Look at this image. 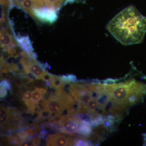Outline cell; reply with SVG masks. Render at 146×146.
I'll return each instance as SVG.
<instances>
[{
    "instance_id": "3957f363",
    "label": "cell",
    "mask_w": 146,
    "mask_h": 146,
    "mask_svg": "<svg viewBox=\"0 0 146 146\" xmlns=\"http://www.w3.org/2000/svg\"><path fill=\"white\" fill-rule=\"evenodd\" d=\"M77 140L68 138L62 134H53L49 136L47 138L48 146H64L75 145Z\"/></svg>"
},
{
    "instance_id": "ac0fdd59",
    "label": "cell",
    "mask_w": 146,
    "mask_h": 146,
    "mask_svg": "<svg viewBox=\"0 0 146 146\" xmlns=\"http://www.w3.org/2000/svg\"><path fill=\"white\" fill-rule=\"evenodd\" d=\"M32 92L29 91H26L23 95V98L25 102L32 101Z\"/></svg>"
},
{
    "instance_id": "30bf717a",
    "label": "cell",
    "mask_w": 146,
    "mask_h": 146,
    "mask_svg": "<svg viewBox=\"0 0 146 146\" xmlns=\"http://www.w3.org/2000/svg\"><path fill=\"white\" fill-rule=\"evenodd\" d=\"M42 98V94L39 89L36 88L32 92L31 101L34 104H37Z\"/></svg>"
},
{
    "instance_id": "ffe728a7",
    "label": "cell",
    "mask_w": 146,
    "mask_h": 146,
    "mask_svg": "<svg viewBox=\"0 0 146 146\" xmlns=\"http://www.w3.org/2000/svg\"><path fill=\"white\" fill-rule=\"evenodd\" d=\"M0 96H1V98H4L7 95V89L5 87V86H3V85H1V88H0Z\"/></svg>"
},
{
    "instance_id": "9c48e42d",
    "label": "cell",
    "mask_w": 146,
    "mask_h": 146,
    "mask_svg": "<svg viewBox=\"0 0 146 146\" xmlns=\"http://www.w3.org/2000/svg\"><path fill=\"white\" fill-rule=\"evenodd\" d=\"M65 82H63L60 77L53 76L51 81H50V86L54 87L57 89H62Z\"/></svg>"
},
{
    "instance_id": "5b68a950",
    "label": "cell",
    "mask_w": 146,
    "mask_h": 146,
    "mask_svg": "<svg viewBox=\"0 0 146 146\" xmlns=\"http://www.w3.org/2000/svg\"><path fill=\"white\" fill-rule=\"evenodd\" d=\"M34 13L35 16L41 21L48 23H53L57 19V15L52 9L44 8L35 9Z\"/></svg>"
},
{
    "instance_id": "d6986e66",
    "label": "cell",
    "mask_w": 146,
    "mask_h": 146,
    "mask_svg": "<svg viewBox=\"0 0 146 146\" xmlns=\"http://www.w3.org/2000/svg\"><path fill=\"white\" fill-rule=\"evenodd\" d=\"M53 76H54L52 75L45 72L44 74L42 76L41 80H42L43 81L49 82H50V81H51Z\"/></svg>"
},
{
    "instance_id": "5bb4252c",
    "label": "cell",
    "mask_w": 146,
    "mask_h": 146,
    "mask_svg": "<svg viewBox=\"0 0 146 146\" xmlns=\"http://www.w3.org/2000/svg\"><path fill=\"white\" fill-rule=\"evenodd\" d=\"M87 106L90 113H93L95 111V110L99 106L98 104L96 101L93 100L88 104Z\"/></svg>"
},
{
    "instance_id": "4fadbf2b",
    "label": "cell",
    "mask_w": 146,
    "mask_h": 146,
    "mask_svg": "<svg viewBox=\"0 0 146 146\" xmlns=\"http://www.w3.org/2000/svg\"><path fill=\"white\" fill-rule=\"evenodd\" d=\"M1 123H3L7 121L8 119V111L5 108H1Z\"/></svg>"
},
{
    "instance_id": "e0dca14e",
    "label": "cell",
    "mask_w": 146,
    "mask_h": 146,
    "mask_svg": "<svg viewBox=\"0 0 146 146\" xmlns=\"http://www.w3.org/2000/svg\"><path fill=\"white\" fill-rule=\"evenodd\" d=\"M60 78L64 82H71L74 81L76 80V78L73 75H69L67 76H63L60 77Z\"/></svg>"
},
{
    "instance_id": "d4e9b609",
    "label": "cell",
    "mask_w": 146,
    "mask_h": 146,
    "mask_svg": "<svg viewBox=\"0 0 146 146\" xmlns=\"http://www.w3.org/2000/svg\"><path fill=\"white\" fill-rule=\"evenodd\" d=\"M27 75L28 76L29 78H30L32 80H37V78H36V76L34 74H33L32 73H31V72H28L27 73Z\"/></svg>"
},
{
    "instance_id": "ba28073f",
    "label": "cell",
    "mask_w": 146,
    "mask_h": 146,
    "mask_svg": "<svg viewBox=\"0 0 146 146\" xmlns=\"http://www.w3.org/2000/svg\"><path fill=\"white\" fill-rule=\"evenodd\" d=\"M111 98L110 95L105 90L100 95L96 101L100 107L103 108Z\"/></svg>"
},
{
    "instance_id": "484cf974",
    "label": "cell",
    "mask_w": 146,
    "mask_h": 146,
    "mask_svg": "<svg viewBox=\"0 0 146 146\" xmlns=\"http://www.w3.org/2000/svg\"><path fill=\"white\" fill-rule=\"evenodd\" d=\"M24 1L25 0H15V3L17 5L21 6Z\"/></svg>"
},
{
    "instance_id": "603a6c76",
    "label": "cell",
    "mask_w": 146,
    "mask_h": 146,
    "mask_svg": "<svg viewBox=\"0 0 146 146\" xmlns=\"http://www.w3.org/2000/svg\"><path fill=\"white\" fill-rule=\"evenodd\" d=\"M1 85H3V86H5L8 90H10L11 89V86L10 84L9 83L7 80H4L1 82Z\"/></svg>"
},
{
    "instance_id": "52a82bcc",
    "label": "cell",
    "mask_w": 146,
    "mask_h": 146,
    "mask_svg": "<svg viewBox=\"0 0 146 146\" xmlns=\"http://www.w3.org/2000/svg\"><path fill=\"white\" fill-rule=\"evenodd\" d=\"M18 43L28 53L32 52L33 49L32 46L31 42L28 36H21L17 39Z\"/></svg>"
},
{
    "instance_id": "7402d4cb",
    "label": "cell",
    "mask_w": 146,
    "mask_h": 146,
    "mask_svg": "<svg viewBox=\"0 0 146 146\" xmlns=\"http://www.w3.org/2000/svg\"><path fill=\"white\" fill-rule=\"evenodd\" d=\"M22 146H35V143L34 141L33 140H32L31 141H26L23 142L21 144Z\"/></svg>"
},
{
    "instance_id": "44dd1931",
    "label": "cell",
    "mask_w": 146,
    "mask_h": 146,
    "mask_svg": "<svg viewBox=\"0 0 146 146\" xmlns=\"http://www.w3.org/2000/svg\"><path fill=\"white\" fill-rule=\"evenodd\" d=\"M58 1H59V0H44L46 5L49 7L53 5L54 4L57 2Z\"/></svg>"
},
{
    "instance_id": "2e32d148",
    "label": "cell",
    "mask_w": 146,
    "mask_h": 146,
    "mask_svg": "<svg viewBox=\"0 0 146 146\" xmlns=\"http://www.w3.org/2000/svg\"><path fill=\"white\" fill-rule=\"evenodd\" d=\"M33 0H25L21 5L22 7H23L25 10L30 11L33 5Z\"/></svg>"
},
{
    "instance_id": "277c9868",
    "label": "cell",
    "mask_w": 146,
    "mask_h": 146,
    "mask_svg": "<svg viewBox=\"0 0 146 146\" xmlns=\"http://www.w3.org/2000/svg\"><path fill=\"white\" fill-rule=\"evenodd\" d=\"M80 119L66 117L60 124V131L68 134H72L78 132V124Z\"/></svg>"
},
{
    "instance_id": "cb8c5ba5",
    "label": "cell",
    "mask_w": 146,
    "mask_h": 146,
    "mask_svg": "<svg viewBox=\"0 0 146 146\" xmlns=\"http://www.w3.org/2000/svg\"><path fill=\"white\" fill-rule=\"evenodd\" d=\"M28 133L27 132H21L18 133V136L21 139H26L28 137Z\"/></svg>"
},
{
    "instance_id": "9a60e30c",
    "label": "cell",
    "mask_w": 146,
    "mask_h": 146,
    "mask_svg": "<svg viewBox=\"0 0 146 146\" xmlns=\"http://www.w3.org/2000/svg\"><path fill=\"white\" fill-rule=\"evenodd\" d=\"M51 114L52 112L46 109L42 110L39 112V117L43 118V119H46V118L50 117Z\"/></svg>"
},
{
    "instance_id": "7a4b0ae2",
    "label": "cell",
    "mask_w": 146,
    "mask_h": 146,
    "mask_svg": "<svg viewBox=\"0 0 146 146\" xmlns=\"http://www.w3.org/2000/svg\"><path fill=\"white\" fill-rule=\"evenodd\" d=\"M106 91L111 98L119 104L129 106V97L133 96L142 100L143 90L141 84L136 80H129L123 83L104 84Z\"/></svg>"
},
{
    "instance_id": "7c38bea8",
    "label": "cell",
    "mask_w": 146,
    "mask_h": 146,
    "mask_svg": "<svg viewBox=\"0 0 146 146\" xmlns=\"http://www.w3.org/2000/svg\"><path fill=\"white\" fill-rule=\"evenodd\" d=\"M1 44L2 46H7L11 42V38L9 35L7 33L1 34Z\"/></svg>"
},
{
    "instance_id": "8992f818",
    "label": "cell",
    "mask_w": 146,
    "mask_h": 146,
    "mask_svg": "<svg viewBox=\"0 0 146 146\" xmlns=\"http://www.w3.org/2000/svg\"><path fill=\"white\" fill-rule=\"evenodd\" d=\"M28 69L36 76L37 80H41L42 76L45 72L40 65L35 63H31Z\"/></svg>"
},
{
    "instance_id": "4316f807",
    "label": "cell",
    "mask_w": 146,
    "mask_h": 146,
    "mask_svg": "<svg viewBox=\"0 0 146 146\" xmlns=\"http://www.w3.org/2000/svg\"><path fill=\"white\" fill-rule=\"evenodd\" d=\"M144 145H146V133L143 135Z\"/></svg>"
},
{
    "instance_id": "8fae6325",
    "label": "cell",
    "mask_w": 146,
    "mask_h": 146,
    "mask_svg": "<svg viewBox=\"0 0 146 146\" xmlns=\"http://www.w3.org/2000/svg\"><path fill=\"white\" fill-rule=\"evenodd\" d=\"M93 100L91 97V93L90 92L86 93V94H84L80 98V101L79 102L81 103L82 104L86 105L88 104L91 101Z\"/></svg>"
},
{
    "instance_id": "6da1fadb",
    "label": "cell",
    "mask_w": 146,
    "mask_h": 146,
    "mask_svg": "<svg viewBox=\"0 0 146 146\" xmlns=\"http://www.w3.org/2000/svg\"><path fill=\"white\" fill-rule=\"evenodd\" d=\"M112 36L121 44H140L146 33V17L130 6L117 14L107 25Z\"/></svg>"
}]
</instances>
